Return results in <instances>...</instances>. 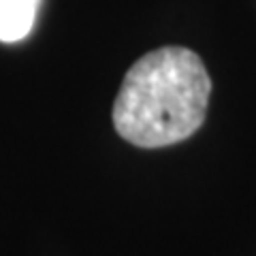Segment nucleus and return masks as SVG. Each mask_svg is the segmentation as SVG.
<instances>
[{
	"instance_id": "obj_1",
	"label": "nucleus",
	"mask_w": 256,
	"mask_h": 256,
	"mask_svg": "<svg viewBox=\"0 0 256 256\" xmlns=\"http://www.w3.org/2000/svg\"><path fill=\"white\" fill-rule=\"evenodd\" d=\"M210 92V73L194 52L158 47L128 68L114 102V126L137 148L173 146L201 128Z\"/></svg>"
},
{
	"instance_id": "obj_2",
	"label": "nucleus",
	"mask_w": 256,
	"mask_h": 256,
	"mask_svg": "<svg viewBox=\"0 0 256 256\" xmlns=\"http://www.w3.org/2000/svg\"><path fill=\"white\" fill-rule=\"evenodd\" d=\"M41 0H0V41L15 43L34 26Z\"/></svg>"
}]
</instances>
